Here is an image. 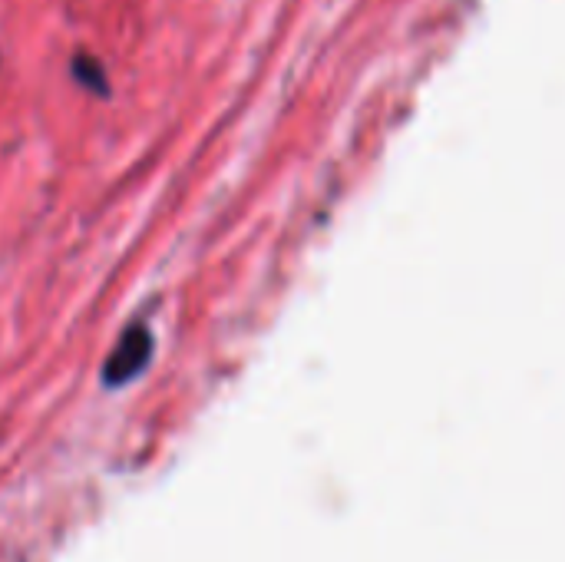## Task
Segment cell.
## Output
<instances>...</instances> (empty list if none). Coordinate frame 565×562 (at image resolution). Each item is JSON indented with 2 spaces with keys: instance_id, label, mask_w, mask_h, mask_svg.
Segmentation results:
<instances>
[{
  "instance_id": "cell-1",
  "label": "cell",
  "mask_w": 565,
  "mask_h": 562,
  "mask_svg": "<svg viewBox=\"0 0 565 562\" xmlns=\"http://www.w3.org/2000/svg\"><path fill=\"white\" fill-rule=\"evenodd\" d=\"M152 331L146 324H129L123 331V338L116 341L113 354L103 364V384L106 387H123L129 381H136L146 371V364L152 361Z\"/></svg>"
},
{
  "instance_id": "cell-2",
  "label": "cell",
  "mask_w": 565,
  "mask_h": 562,
  "mask_svg": "<svg viewBox=\"0 0 565 562\" xmlns=\"http://www.w3.org/2000/svg\"><path fill=\"white\" fill-rule=\"evenodd\" d=\"M73 80L90 90L96 96H110V80H106V70L96 63L90 53H76L73 57Z\"/></svg>"
}]
</instances>
